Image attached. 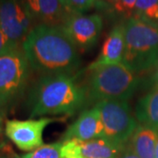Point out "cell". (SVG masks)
Segmentation results:
<instances>
[{
    "instance_id": "10",
    "label": "cell",
    "mask_w": 158,
    "mask_h": 158,
    "mask_svg": "<svg viewBox=\"0 0 158 158\" xmlns=\"http://www.w3.org/2000/svg\"><path fill=\"white\" fill-rule=\"evenodd\" d=\"M103 135V124L99 109L96 106L80 113L77 120L70 125L63 135V141L77 140L89 141Z\"/></svg>"
},
{
    "instance_id": "11",
    "label": "cell",
    "mask_w": 158,
    "mask_h": 158,
    "mask_svg": "<svg viewBox=\"0 0 158 158\" xmlns=\"http://www.w3.org/2000/svg\"><path fill=\"white\" fill-rule=\"evenodd\" d=\"M126 48L125 25L118 24L109 33L102 46L101 52L96 60L89 66V69L118 64L123 61Z\"/></svg>"
},
{
    "instance_id": "19",
    "label": "cell",
    "mask_w": 158,
    "mask_h": 158,
    "mask_svg": "<svg viewBox=\"0 0 158 158\" xmlns=\"http://www.w3.org/2000/svg\"><path fill=\"white\" fill-rule=\"evenodd\" d=\"M62 158H84L81 149V141L77 140H67L62 142Z\"/></svg>"
},
{
    "instance_id": "14",
    "label": "cell",
    "mask_w": 158,
    "mask_h": 158,
    "mask_svg": "<svg viewBox=\"0 0 158 158\" xmlns=\"http://www.w3.org/2000/svg\"><path fill=\"white\" fill-rule=\"evenodd\" d=\"M135 118L139 124L158 130V88L140 98L136 105Z\"/></svg>"
},
{
    "instance_id": "21",
    "label": "cell",
    "mask_w": 158,
    "mask_h": 158,
    "mask_svg": "<svg viewBox=\"0 0 158 158\" xmlns=\"http://www.w3.org/2000/svg\"><path fill=\"white\" fill-rule=\"evenodd\" d=\"M14 48H18L11 43L10 40L8 39V37L6 36V34L4 33V31L0 27V56L12 50Z\"/></svg>"
},
{
    "instance_id": "3",
    "label": "cell",
    "mask_w": 158,
    "mask_h": 158,
    "mask_svg": "<svg viewBox=\"0 0 158 158\" xmlns=\"http://www.w3.org/2000/svg\"><path fill=\"white\" fill-rule=\"evenodd\" d=\"M125 55L122 63L136 74L158 63V25L130 17L125 23Z\"/></svg>"
},
{
    "instance_id": "16",
    "label": "cell",
    "mask_w": 158,
    "mask_h": 158,
    "mask_svg": "<svg viewBox=\"0 0 158 158\" xmlns=\"http://www.w3.org/2000/svg\"><path fill=\"white\" fill-rule=\"evenodd\" d=\"M134 17L158 25V0H137Z\"/></svg>"
},
{
    "instance_id": "15",
    "label": "cell",
    "mask_w": 158,
    "mask_h": 158,
    "mask_svg": "<svg viewBox=\"0 0 158 158\" xmlns=\"http://www.w3.org/2000/svg\"><path fill=\"white\" fill-rule=\"evenodd\" d=\"M123 148L104 138L81 141L84 158H118Z\"/></svg>"
},
{
    "instance_id": "23",
    "label": "cell",
    "mask_w": 158,
    "mask_h": 158,
    "mask_svg": "<svg viewBox=\"0 0 158 158\" xmlns=\"http://www.w3.org/2000/svg\"><path fill=\"white\" fill-rule=\"evenodd\" d=\"M118 158H139L136 155L133 148L130 147V145L127 143L122 149Z\"/></svg>"
},
{
    "instance_id": "13",
    "label": "cell",
    "mask_w": 158,
    "mask_h": 158,
    "mask_svg": "<svg viewBox=\"0 0 158 158\" xmlns=\"http://www.w3.org/2000/svg\"><path fill=\"white\" fill-rule=\"evenodd\" d=\"M158 130L139 124L128 144L139 158H156Z\"/></svg>"
},
{
    "instance_id": "7",
    "label": "cell",
    "mask_w": 158,
    "mask_h": 158,
    "mask_svg": "<svg viewBox=\"0 0 158 158\" xmlns=\"http://www.w3.org/2000/svg\"><path fill=\"white\" fill-rule=\"evenodd\" d=\"M35 26L21 0H0V27L15 47H22Z\"/></svg>"
},
{
    "instance_id": "25",
    "label": "cell",
    "mask_w": 158,
    "mask_h": 158,
    "mask_svg": "<svg viewBox=\"0 0 158 158\" xmlns=\"http://www.w3.org/2000/svg\"><path fill=\"white\" fill-rule=\"evenodd\" d=\"M98 1H98L104 4V5H111L114 7L115 6V3H116V0H97Z\"/></svg>"
},
{
    "instance_id": "8",
    "label": "cell",
    "mask_w": 158,
    "mask_h": 158,
    "mask_svg": "<svg viewBox=\"0 0 158 158\" xmlns=\"http://www.w3.org/2000/svg\"><path fill=\"white\" fill-rule=\"evenodd\" d=\"M56 118L41 117L34 119H8L5 124V134L16 147L27 152H32L43 144V132L48 125Z\"/></svg>"
},
{
    "instance_id": "6",
    "label": "cell",
    "mask_w": 158,
    "mask_h": 158,
    "mask_svg": "<svg viewBox=\"0 0 158 158\" xmlns=\"http://www.w3.org/2000/svg\"><path fill=\"white\" fill-rule=\"evenodd\" d=\"M103 124L102 138L125 147L139 123L127 100H106L97 103Z\"/></svg>"
},
{
    "instance_id": "4",
    "label": "cell",
    "mask_w": 158,
    "mask_h": 158,
    "mask_svg": "<svg viewBox=\"0 0 158 158\" xmlns=\"http://www.w3.org/2000/svg\"><path fill=\"white\" fill-rule=\"evenodd\" d=\"M140 84L137 74L122 62L101 66L90 70L86 97L91 102L127 100L133 96Z\"/></svg>"
},
{
    "instance_id": "20",
    "label": "cell",
    "mask_w": 158,
    "mask_h": 158,
    "mask_svg": "<svg viewBox=\"0 0 158 158\" xmlns=\"http://www.w3.org/2000/svg\"><path fill=\"white\" fill-rule=\"evenodd\" d=\"M137 0H116L114 8L119 12L133 14Z\"/></svg>"
},
{
    "instance_id": "18",
    "label": "cell",
    "mask_w": 158,
    "mask_h": 158,
    "mask_svg": "<svg viewBox=\"0 0 158 158\" xmlns=\"http://www.w3.org/2000/svg\"><path fill=\"white\" fill-rule=\"evenodd\" d=\"M62 142L44 144L32 152L23 155L22 158H62L61 156Z\"/></svg>"
},
{
    "instance_id": "26",
    "label": "cell",
    "mask_w": 158,
    "mask_h": 158,
    "mask_svg": "<svg viewBox=\"0 0 158 158\" xmlns=\"http://www.w3.org/2000/svg\"><path fill=\"white\" fill-rule=\"evenodd\" d=\"M2 123H3V116L0 115V135L2 133Z\"/></svg>"
},
{
    "instance_id": "17",
    "label": "cell",
    "mask_w": 158,
    "mask_h": 158,
    "mask_svg": "<svg viewBox=\"0 0 158 158\" xmlns=\"http://www.w3.org/2000/svg\"><path fill=\"white\" fill-rule=\"evenodd\" d=\"M66 15L84 14L98 5L97 0H61Z\"/></svg>"
},
{
    "instance_id": "1",
    "label": "cell",
    "mask_w": 158,
    "mask_h": 158,
    "mask_svg": "<svg viewBox=\"0 0 158 158\" xmlns=\"http://www.w3.org/2000/svg\"><path fill=\"white\" fill-rule=\"evenodd\" d=\"M22 49L32 70L40 76L73 75L81 64L78 48L60 26L36 25Z\"/></svg>"
},
{
    "instance_id": "12",
    "label": "cell",
    "mask_w": 158,
    "mask_h": 158,
    "mask_svg": "<svg viewBox=\"0 0 158 158\" xmlns=\"http://www.w3.org/2000/svg\"><path fill=\"white\" fill-rule=\"evenodd\" d=\"M36 25L61 26L66 18L61 0H21Z\"/></svg>"
},
{
    "instance_id": "9",
    "label": "cell",
    "mask_w": 158,
    "mask_h": 158,
    "mask_svg": "<svg viewBox=\"0 0 158 158\" xmlns=\"http://www.w3.org/2000/svg\"><path fill=\"white\" fill-rule=\"evenodd\" d=\"M60 27L78 50L86 51L96 45L103 29V19L98 14L67 15Z\"/></svg>"
},
{
    "instance_id": "5",
    "label": "cell",
    "mask_w": 158,
    "mask_h": 158,
    "mask_svg": "<svg viewBox=\"0 0 158 158\" xmlns=\"http://www.w3.org/2000/svg\"><path fill=\"white\" fill-rule=\"evenodd\" d=\"M31 70L22 47L0 56V115L3 117L24 96Z\"/></svg>"
},
{
    "instance_id": "22",
    "label": "cell",
    "mask_w": 158,
    "mask_h": 158,
    "mask_svg": "<svg viewBox=\"0 0 158 158\" xmlns=\"http://www.w3.org/2000/svg\"><path fill=\"white\" fill-rule=\"evenodd\" d=\"M0 158H22L13 151L11 147L6 142L0 144Z\"/></svg>"
},
{
    "instance_id": "27",
    "label": "cell",
    "mask_w": 158,
    "mask_h": 158,
    "mask_svg": "<svg viewBox=\"0 0 158 158\" xmlns=\"http://www.w3.org/2000/svg\"><path fill=\"white\" fill-rule=\"evenodd\" d=\"M156 158H158V135L157 141H156Z\"/></svg>"
},
{
    "instance_id": "2",
    "label": "cell",
    "mask_w": 158,
    "mask_h": 158,
    "mask_svg": "<svg viewBox=\"0 0 158 158\" xmlns=\"http://www.w3.org/2000/svg\"><path fill=\"white\" fill-rule=\"evenodd\" d=\"M86 92L73 75L40 76L32 85L27 99L31 118L44 115L71 116L85 105Z\"/></svg>"
},
{
    "instance_id": "24",
    "label": "cell",
    "mask_w": 158,
    "mask_h": 158,
    "mask_svg": "<svg viewBox=\"0 0 158 158\" xmlns=\"http://www.w3.org/2000/svg\"><path fill=\"white\" fill-rule=\"evenodd\" d=\"M153 81H154V85L156 88H158V63L156 65V71L155 74L153 76Z\"/></svg>"
}]
</instances>
